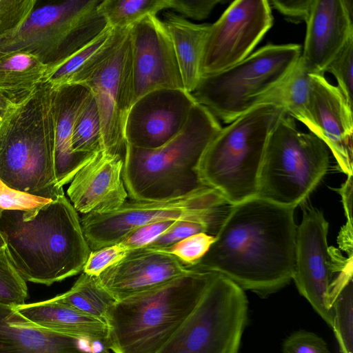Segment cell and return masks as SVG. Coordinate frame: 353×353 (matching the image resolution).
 Here are the masks:
<instances>
[{"instance_id": "cell-42", "label": "cell", "mask_w": 353, "mask_h": 353, "mask_svg": "<svg viewBox=\"0 0 353 353\" xmlns=\"http://www.w3.org/2000/svg\"><path fill=\"white\" fill-rule=\"evenodd\" d=\"M170 9H172L195 20H203L208 17L214 8L221 0H168Z\"/></svg>"}, {"instance_id": "cell-9", "label": "cell", "mask_w": 353, "mask_h": 353, "mask_svg": "<svg viewBox=\"0 0 353 353\" xmlns=\"http://www.w3.org/2000/svg\"><path fill=\"white\" fill-rule=\"evenodd\" d=\"M301 54L299 44H268L224 70L200 77L191 94L219 121L230 123L256 106Z\"/></svg>"}, {"instance_id": "cell-10", "label": "cell", "mask_w": 353, "mask_h": 353, "mask_svg": "<svg viewBox=\"0 0 353 353\" xmlns=\"http://www.w3.org/2000/svg\"><path fill=\"white\" fill-rule=\"evenodd\" d=\"M248 317L244 290L217 274L191 315L157 353H238Z\"/></svg>"}, {"instance_id": "cell-28", "label": "cell", "mask_w": 353, "mask_h": 353, "mask_svg": "<svg viewBox=\"0 0 353 353\" xmlns=\"http://www.w3.org/2000/svg\"><path fill=\"white\" fill-rule=\"evenodd\" d=\"M52 299L105 322L110 308L117 301L101 285L97 276L84 272L68 291Z\"/></svg>"}, {"instance_id": "cell-37", "label": "cell", "mask_w": 353, "mask_h": 353, "mask_svg": "<svg viewBox=\"0 0 353 353\" xmlns=\"http://www.w3.org/2000/svg\"><path fill=\"white\" fill-rule=\"evenodd\" d=\"M128 251L121 243L91 251L82 272L98 276L107 268L121 260Z\"/></svg>"}, {"instance_id": "cell-19", "label": "cell", "mask_w": 353, "mask_h": 353, "mask_svg": "<svg viewBox=\"0 0 353 353\" xmlns=\"http://www.w3.org/2000/svg\"><path fill=\"white\" fill-rule=\"evenodd\" d=\"M352 3L349 0H313L299 58L310 74L324 76L329 63L353 36Z\"/></svg>"}, {"instance_id": "cell-21", "label": "cell", "mask_w": 353, "mask_h": 353, "mask_svg": "<svg viewBox=\"0 0 353 353\" xmlns=\"http://www.w3.org/2000/svg\"><path fill=\"white\" fill-rule=\"evenodd\" d=\"M103 344L39 327L0 305V353H110Z\"/></svg>"}, {"instance_id": "cell-30", "label": "cell", "mask_w": 353, "mask_h": 353, "mask_svg": "<svg viewBox=\"0 0 353 353\" xmlns=\"http://www.w3.org/2000/svg\"><path fill=\"white\" fill-rule=\"evenodd\" d=\"M73 152L94 154L104 151L101 119L95 99L91 94L79 110L72 135Z\"/></svg>"}, {"instance_id": "cell-45", "label": "cell", "mask_w": 353, "mask_h": 353, "mask_svg": "<svg viewBox=\"0 0 353 353\" xmlns=\"http://www.w3.org/2000/svg\"><path fill=\"white\" fill-rule=\"evenodd\" d=\"M6 245L5 239L0 232V250L6 248Z\"/></svg>"}, {"instance_id": "cell-3", "label": "cell", "mask_w": 353, "mask_h": 353, "mask_svg": "<svg viewBox=\"0 0 353 353\" xmlns=\"http://www.w3.org/2000/svg\"><path fill=\"white\" fill-rule=\"evenodd\" d=\"M221 128L219 120L196 103L183 130L163 145L145 150L126 144L122 179L128 196L133 201H163L206 188L199 165Z\"/></svg>"}, {"instance_id": "cell-15", "label": "cell", "mask_w": 353, "mask_h": 353, "mask_svg": "<svg viewBox=\"0 0 353 353\" xmlns=\"http://www.w3.org/2000/svg\"><path fill=\"white\" fill-rule=\"evenodd\" d=\"M129 35L134 102L156 90L184 89L173 43L163 21L148 15L129 28Z\"/></svg>"}, {"instance_id": "cell-43", "label": "cell", "mask_w": 353, "mask_h": 353, "mask_svg": "<svg viewBox=\"0 0 353 353\" xmlns=\"http://www.w3.org/2000/svg\"><path fill=\"white\" fill-rule=\"evenodd\" d=\"M313 0H271L270 6L276 9L289 21H306Z\"/></svg>"}, {"instance_id": "cell-7", "label": "cell", "mask_w": 353, "mask_h": 353, "mask_svg": "<svg viewBox=\"0 0 353 353\" xmlns=\"http://www.w3.org/2000/svg\"><path fill=\"white\" fill-rule=\"evenodd\" d=\"M329 167L325 143L311 132L299 131L285 112L268 139L256 196L296 208L316 189Z\"/></svg>"}, {"instance_id": "cell-17", "label": "cell", "mask_w": 353, "mask_h": 353, "mask_svg": "<svg viewBox=\"0 0 353 353\" xmlns=\"http://www.w3.org/2000/svg\"><path fill=\"white\" fill-rule=\"evenodd\" d=\"M189 268L162 250L143 248L130 250L98 276L99 283L117 300L159 288L184 274Z\"/></svg>"}, {"instance_id": "cell-4", "label": "cell", "mask_w": 353, "mask_h": 353, "mask_svg": "<svg viewBox=\"0 0 353 353\" xmlns=\"http://www.w3.org/2000/svg\"><path fill=\"white\" fill-rule=\"evenodd\" d=\"M152 290L117 301L107 319L114 353H157L195 310L216 273L190 267Z\"/></svg>"}, {"instance_id": "cell-20", "label": "cell", "mask_w": 353, "mask_h": 353, "mask_svg": "<svg viewBox=\"0 0 353 353\" xmlns=\"http://www.w3.org/2000/svg\"><path fill=\"white\" fill-rule=\"evenodd\" d=\"M123 157L101 151L77 172L67 194L77 212L105 213L126 201L128 195L122 179Z\"/></svg>"}, {"instance_id": "cell-8", "label": "cell", "mask_w": 353, "mask_h": 353, "mask_svg": "<svg viewBox=\"0 0 353 353\" xmlns=\"http://www.w3.org/2000/svg\"><path fill=\"white\" fill-rule=\"evenodd\" d=\"M101 1L67 0L36 6L23 23L0 36V57L26 52L48 68L59 65L108 26L98 11Z\"/></svg>"}, {"instance_id": "cell-22", "label": "cell", "mask_w": 353, "mask_h": 353, "mask_svg": "<svg viewBox=\"0 0 353 353\" xmlns=\"http://www.w3.org/2000/svg\"><path fill=\"white\" fill-rule=\"evenodd\" d=\"M90 94L88 88L80 84L54 88V170L59 188L71 182L77 172L95 154H77L72 149L76 117Z\"/></svg>"}, {"instance_id": "cell-25", "label": "cell", "mask_w": 353, "mask_h": 353, "mask_svg": "<svg viewBox=\"0 0 353 353\" xmlns=\"http://www.w3.org/2000/svg\"><path fill=\"white\" fill-rule=\"evenodd\" d=\"M173 43L184 89L192 93L200 79L199 66L210 24L193 23L174 12L163 13Z\"/></svg>"}, {"instance_id": "cell-40", "label": "cell", "mask_w": 353, "mask_h": 353, "mask_svg": "<svg viewBox=\"0 0 353 353\" xmlns=\"http://www.w3.org/2000/svg\"><path fill=\"white\" fill-rule=\"evenodd\" d=\"M176 221L166 220L145 225L132 231L120 243L129 251L145 248L172 228Z\"/></svg>"}, {"instance_id": "cell-34", "label": "cell", "mask_w": 353, "mask_h": 353, "mask_svg": "<svg viewBox=\"0 0 353 353\" xmlns=\"http://www.w3.org/2000/svg\"><path fill=\"white\" fill-rule=\"evenodd\" d=\"M214 236L207 232L191 235L167 248L157 249L175 256L186 267L196 265L209 250Z\"/></svg>"}, {"instance_id": "cell-24", "label": "cell", "mask_w": 353, "mask_h": 353, "mask_svg": "<svg viewBox=\"0 0 353 353\" xmlns=\"http://www.w3.org/2000/svg\"><path fill=\"white\" fill-rule=\"evenodd\" d=\"M128 28H112L108 25L99 35L66 60L48 68L44 81L52 88L82 84L115 50Z\"/></svg>"}, {"instance_id": "cell-41", "label": "cell", "mask_w": 353, "mask_h": 353, "mask_svg": "<svg viewBox=\"0 0 353 353\" xmlns=\"http://www.w3.org/2000/svg\"><path fill=\"white\" fill-rule=\"evenodd\" d=\"M352 175H350L339 190L347 222L339 233L338 243L343 250L347 252V256L352 255Z\"/></svg>"}, {"instance_id": "cell-23", "label": "cell", "mask_w": 353, "mask_h": 353, "mask_svg": "<svg viewBox=\"0 0 353 353\" xmlns=\"http://www.w3.org/2000/svg\"><path fill=\"white\" fill-rule=\"evenodd\" d=\"M14 307L21 316L39 327L102 343L108 348V330L104 321L52 299Z\"/></svg>"}, {"instance_id": "cell-1", "label": "cell", "mask_w": 353, "mask_h": 353, "mask_svg": "<svg viewBox=\"0 0 353 353\" xmlns=\"http://www.w3.org/2000/svg\"><path fill=\"white\" fill-rule=\"evenodd\" d=\"M295 208L254 196L230 205L207 253L190 268L219 274L261 298L292 278Z\"/></svg>"}, {"instance_id": "cell-33", "label": "cell", "mask_w": 353, "mask_h": 353, "mask_svg": "<svg viewBox=\"0 0 353 353\" xmlns=\"http://www.w3.org/2000/svg\"><path fill=\"white\" fill-rule=\"evenodd\" d=\"M216 218L217 216H205L179 220L172 228L145 248L161 249L191 235L200 232L208 233L215 223Z\"/></svg>"}, {"instance_id": "cell-6", "label": "cell", "mask_w": 353, "mask_h": 353, "mask_svg": "<svg viewBox=\"0 0 353 353\" xmlns=\"http://www.w3.org/2000/svg\"><path fill=\"white\" fill-rule=\"evenodd\" d=\"M285 112L258 105L222 128L199 165L201 182L232 205L256 196L259 172L268 139Z\"/></svg>"}, {"instance_id": "cell-39", "label": "cell", "mask_w": 353, "mask_h": 353, "mask_svg": "<svg viewBox=\"0 0 353 353\" xmlns=\"http://www.w3.org/2000/svg\"><path fill=\"white\" fill-rule=\"evenodd\" d=\"M282 353H330L326 342L314 332L299 330L282 343Z\"/></svg>"}, {"instance_id": "cell-36", "label": "cell", "mask_w": 353, "mask_h": 353, "mask_svg": "<svg viewBox=\"0 0 353 353\" xmlns=\"http://www.w3.org/2000/svg\"><path fill=\"white\" fill-rule=\"evenodd\" d=\"M37 3V0H0V36L23 23Z\"/></svg>"}, {"instance_id": "cell-18", "label": "cell", "mask_w": 353, "mask_h": 353, "mask_svg": "<svg viewBox=\"0 0 353 353\" xmlns=\"http://www.w3.org/2000/svg\"><path fill=\"white\" fill-rule=\"evenodd\" d=\"M309 110L313 134L331 151L340 170L352 175V108L324 76L311 74Z\"/></svg>"}, {"instance_id": "cell-11", "label": "cell", "mask_w": 353, "mask_h": 353, "mask_svg": "<svg viewBox=\"0 0 353 353\" xmlns=\"http://www.w3.org/2000/svg\"><path fill=\"white\" fill-rule=\"evenodd\" d=\"M227 205L215 190L206 187L184 196L152 201H125L115 210L83 214L81 224L92 251L120 243L136 229L166 220L217 216Z\"/></svg>"}, {"instance_id": "cell-32", "label": "cell", "mask_w": 353, "mask_h": 353, "mask_svg": "<svg viewBox=\"0 0 353 353\" xmlns=\"http://www.w3.org/2000/svg\"><path fill=\"white\" fill-rule=\"evenodd\" d=\"M28 297L26 281L11 262L6 248L0 250V305L18 306Z\"/></svg>"}, {"instance_id": "cell-16", "label": "cell", "mask_w": 353, "mask_h": 353, "mask_svg": "<svg viewBox=\"0 0 353 353\" xmlns=\"http://www.w3.org/2000/svg\"><path fill=\"white\" fill-rule=\"evenodd\" d=\"M196 103L184 89H159L144 94L127 115L126 144L145 150L163 145L183 130Z\"/></svg>"}, {"instance_id": "cell-2", "label": "cell", "mask_w": 353, "mask_h": 353, "mask_svg": "<svg viewBox=\"0 0 353 353\" xmlns=\"http://www.w3.org/2000/svg\"><path fill=\"white\" fill-rule=\"evenodd\" d=\"M0 232L16 270L35 283L50 285L80 273L92 251L65 194L30 210L0 212Z\"/></svg>"}, {"instance_id": "cell-29", "label": "cell", "mask_w": 353, "mask_h": 353, "mask_svg": "<svg viewBox=\"0 0 353 353\" xmlns=\"http://www.w3.org/2000/svg\"><path fill=\"white\" fill-rule=\"evenodd\" d=\"M170 8L168 0H101L98 11L112 28L126 29L148 15Z\"/></svg>"}, {"instance_id": "cell-12", "label": "cell", "mask_w": 353, "mask_h": 353, "mask_svg": "<svg viewBox=\"0 0 353 353\" xmlns=\"http://www.w3.org/2000/svg\"><path fill=\"white\" fill-rule=\"evenodd\" d=\"M329 224L323 213L305 206L297 225L292 280L301 295L332 329L331 290L339 273L351 261L327 243Z\"/></svg>"}, {"instance_id": "cell-31", "label": "cell", "mask_w": 353, "mask_h": 353, "mask_svg": "<svg viewBox=\"0 0 353 353\" xmlns=\"http://www.w3.org/2000/svg\"><path fill=\"white\" fill-rule=\"evenodd\" d=\"M332 330L341 353H353V282L346 283L338 292L332 305Z\"/></svg>"}, {"instance_id": "cell-38", "label": "cell", "mask_w": 353, "mask_h": 353, "mask_svg": "<svg viewBox=\"0 0 353 353\" xmlns=\"http://www.w3.org/2000/svg\"><path fill=\"white\" fill-rule=\"evenodd\" d=\"M52 200L11 188L0 180V212L30 210Z\"/></svg>"}, {"instance_id": "cell-13", "label": "cell", "mask_w": 353, "mask_h": 353, "mask_svg": "<svg viewBox=\"0 0 353 353\" xmlns=\"http://www.w3.org/2000/svg\"><path fill=\"white\" fill-rule=\"evenodd\" d=\"M272 23L269 1H234L210 24L200 62V77L219 72L245 59Z\"/></svg>"}, {"instance_id": "cell-27", "label": "cell", "mask_w": 353, "mask_h": 353, "mask_svg": "<svg viewBox=\"0 0 353 353\" xmlns=\"http://www.w3.org/2000/svg\"><path fill=\"white\" fill-rule=\"evenodd\" d=\"M48 70L47 65L29 53L0 57V93L17 105L44 81Z\"/></svg>"}, {"instance_id": "cell-44", "label": "cell", "mask_w": 353, "mask_h": 353, "mask_svg": "<svg viewBox=\"0 0 353 353\" xmlns=\"http://www.w3.org/2000/svg\"><path fill=\"white\" fill-rule=\"evenodd\" d=\"M15 105H17L0 93V123Z\"/></svg>"}, {"instance_id": "cell-14", "label": "cell", "mask_w": 353, "mask_h": 353, "mask_svg": "<svg viewBox=\"0 0 353 353\" xmlns=\"http://www.w3.org/2000/svg\"><path fill=\"white\" fill-rule=\"evenodd\" d=\"M81 85L88 88L97 103L104 151L124 157L125 124L134 103L129 28L112 54Z\"/></svg>"}, {"instance_id": "cell-26", "label": "cell", "mask_w": 353, "mask_h": 353, "mask_svg": "<svg viewBox=\"0 0 353 353\" xmlns=\"http://www.w3.org/2000/svg\"><path fill=\"white\" fill-rule=\"evenodd\" d=\"M310 88L311 74L299 59L288 74L260 99L257 105L269 104L283 108L313 134L314 126L309 110Z\"/></svg>"}, {"instance_id": "cell-35", "label": "cell", "mask_w": 353, "mask_h": 353, "mask_svg": "<svg viewBox=\"0 0 353 353\" xmlns=\"http://www.w3.org/2000/svg\"><path fill=\"white\" fill-rule=\"evenodd\" d=\"M353 36L350 37L341 50L327 65L325 72L332 74L348 104L352 108Z\"/></svg>"}, {"instance_id": "cell-5", "label": "cell", "mask_w": 353, "mask_h": 353, "mask_svg": "<svg viewBox=\"0 0 353 353\" xmlns=\"http://www.w3.org/2000/svg\"><path fill=\"white\" fill-rule=\"evenodd\" d=\"M54 88L40 83L0 123V180L8 187L44 198L64 194L54 170Z\"/></svg>"}]
</instances>
